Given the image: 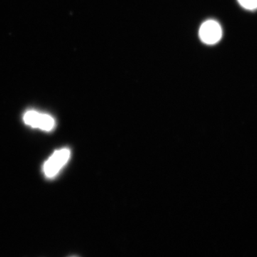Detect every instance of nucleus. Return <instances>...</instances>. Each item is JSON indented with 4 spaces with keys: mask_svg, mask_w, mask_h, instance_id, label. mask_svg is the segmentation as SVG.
I'll return each mask as SVG.
<instances>
[{
    "mask_svg": "<svg viewBox=\"0 0 257 257\" xmlns=\"http://www.w3.org/2000/svg\"><path fill=\"white\" fill-rule=\"evenodd\" d=\"M70 157L69 149H62L56 151L44 165V172L49 178L55 177L65 165Z\"/></svg>",
    "mask_w": 257,
    "mask_h": 257,
    "instance_id": "1",
    "label": "nucleus"
},
{
    "mask_svg": "<svg viewBox=\"0 0 257 257\" xmlns=\"http://www.w3.org/2000/svg\"><path fill=\"white\" fill-rule=\"evenodd\" d=\"M24 121L32 127L40 128L45 131H50L55 127V119L46 114L36 111H28L24 115Z\"/></svg>",
    "mask_w": 257,
    "mask_h": 257,
    "instance_id": "2",
    "label": "nucleus"
},
{
    "mask_svg": "<svg viewBox=\"0 0 257 257\" xmlns=\"http://www.w3.org/2000/svg\"><path fill=\"white\" fill-rule=\"evenodd\" d=\"M222 30L219 24L214 20H208L199 29V37L204 43L214 45L221 40Z\"/></svg>",
    "mask_w": 257,
    "mask_h": 257,
    "instance_id": "3",
    "label": "nucleus"
},
{
    "mask_svg": "<svg viewBox=\"0 0 257 257\" xmlns=\"http://www.w3.org/2000/svg\"><path fill=\"white\" fill-rule=\"evenodd\" d=\"M238 2L245 9L253 10L256 8L257 0H238Z\"/></svg>",
    "mask_w": 257,
    "mask_h": 257,
    "instance_id": "4",
    "label": "nucleus"
}]
</instances>
